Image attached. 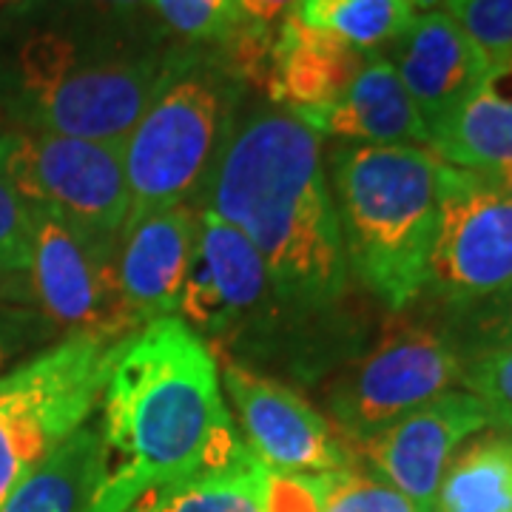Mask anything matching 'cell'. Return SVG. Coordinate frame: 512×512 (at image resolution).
Returning <instances> with one entry per match:
<instances>
[{"mask_svg": "<svg viewBox=\"0 0 512 512\" xmlns=\"http://www.w3.org/2000/svg\"><path fill=\"white\" fill-rule=\"evenodd\" d=\"M106 481L97 512H128L148 490L220 467L245 450L220 367L180 316L131 333L103 384Z\"/></svg>", "mask_w": 512, "mask_h": 512, "instance_id": "1", "label": "cell"}, {"mask_svg": "<svg viewBox=\"0 0 512 512\" xmlns=\"http://www.w3.org/2000/svg\"><path fill=\"white\" fill-rule=\"evenodd\" d=\"M208 211L262 256L276 299L322 311L348 285V259L319 134L265 106L228 131L208 171Z\"/></svg>", "mask_w": 512, "mask_h": 512, "instance_id": "2", "label": "cell"}, {"mask_svg": "<svg viewBox=\"0 0 512 512\" xmlns=\"http://www.w3.org/2000/svg\"><path fill=\"white\" fill-rule=\"evenodd\" d=\"M37 26L12 57V106L32 131L94 143H126L174 52L148 46L120 20Z\"/></svg>", "mask_w": 512, "mask_h": 512, "instance_id": "3", "label": "cell"}, {"mask_svg": "<svg viewBox=\"0 0 512 512\" xmlns=\"http://www.w3.org/2000/svg\"><path fill=\"white\" fill-rule=\"evenodd\" d=\"M441 160L427 146H342L330 154V194L348 271L404 313L424 296L439 225Z\"/></svg>", "mask_w": 512, "mask_h": 512, "instance_id": "4", "label": "cell"}, {"mask_svg": "<svg viewBox=\"0 0 512 512\" xmlns=\"http://www.w3.org/2000/svg\"><path fill=\"white\" fill-rule=\"evenodd\" d=\"M239 77L222 57L174 52L163 83L123 143L128 214L123 231L180 205L208 177L231 131Z\"/></svg>", "mask_w": 512, "mask_h": 512, "instance_id": "5", "label": "cell"}, {"mask_svg": "<svg viewBox=\"0 0 512 512\" xmlns=\"http://www.w3.org/2000/svg\"><path fill=\"white\" fill-rule=\"evenodd\" d=\"M126 339L74 330L0 373V507L89 424Z\"/></svg>", "mask_w": 512, "mask_h": 512, "instance_id": "6", "label": "cell"}, {"mask_svg": "<svg viewBox=\"0 0 512 512\" xmlns=\"http://www.w3.org/2000/svg\"><path fill=\"white\" fill-rule=\"evenodd\" d=\"M464 356L447 325L399 319L330 384L328 407L348 447L461 384Z\"/></svg>", "mask_w": 512, "mask_h": 512, "instance_id": "7", "label": "cell"}, {"mask_svg": "<svg viewBox=\"0 0 512 512\" xmlns=\"http://www.w3.org/2000/svg\"><path fill=\"white\" fill-rule=\"evenodd\" d=\"M0 174L23 200L49 208L106 239H120L128 214L120 143H94L49 131H3Z\"/></svg>", "mask_w": 512, "mask_h": 512, "instance_id": "8", "label": "cell"}, {"mask_svg": "<svg viewBox=\"0 0 512 512\" xmlns=\"http://www.w3.org/2000/svg\"><path fill=\"white\" fill-rule=\"evenodd\" d=\"M512 288V200L487 177L441 163L427 285L447 313Z\"/></svg>", "mask_w": 512, "mask_h": 512, "instance_id": "9", "label": "cell"}, {"mask_svg": "<svg viewBox=\"0 0 512 512\" xmlns=\"http://www.w3.org/2000/svg\"><path fill=\"white\" fill-rule=\"evenodd\" d=\"M117 248L120 239L97 237L49 208H35L32 259L26 276L40 313L69 333H137L140 325L126 311L120 291Z\"/></svg>", "mask_w": 512, "mask_h": 512, "instance_id": "10", "label": "cell"}, {"mask_svg": "<svg viewBox=\"0 0 512 512\" xmlns=\"http://www.w3.org/2000/svg\"><path fill=\"white\" fill-rule=\"evenodd\" d=\"M220 382L248 450L271 473H330L359 464L333 424L288 384L239 362L220 367Z\"/></svg>", "mask_w": 512, "mask_h": 512, "instance_id": "11", "label": "cell"}, {"mask_svg": "<svg viewBox=\"0 0 512 512\" xmlns=\"http://www.w3.org/2000/svg\"><path fill=\"white\" fill-rule=\"evenodd\" d=\"M487 427H493L490 413L473 393L447 390L350 450L373 476L407 495L421 510L433 512L450 458Z\"/></svg>", "mask_w": 512, "mask_h": 512, "instance_id": "12", "label": "cell"}, {"mask_svg": "<svg viewBox=\"0 0 512 512\" xmlns=\"http://www.w3.org/2000/svg\"><path fill=\"white\" fill-rule=\"evenodd\" d=\"M274 293L262 256L231 222L202 208L180 313L197 336H225L254 319Z\"/></svg>", "mask_w": 512, "mask_h": 512, "instance_id": "13", "label": "cell"}, {"mask_svg": "<svg viewBox=\"0 0 512 512\" xmlns=\"http://www.w3.org/2000/svg\"><path fill=\"white\" fill-rule=\"evenodd\" d=\"M379 55L396 69L430 134L464 103L490 66V55L447 12L416 15L407 32Z\"/></svg>", "mask_w": 512, "mask_h": 512, "instance_id": "14", "label": "cell"}, {"mask_svg": "<svg viewBox=\"0 0 512 512\" xmlns=\"http://www.w3.org/2000/svg\"><path fill=\"white\" fill-rule=\"evenodd\" d=\"M197 220L200 214L180 202L148 214L120 234V291L126 311L140 328L180 311L185 274L197 242Z\"/></svg>", "mask_w": 512, "mask_h": 512, "instance_id": "15", "label": "cell"}, {"mask_svg": "<svg viewBox=\"0 0 512 512\" xmlns=\"http://www.w3.org/2000/svg\"><path fill=\"white\" fill-rule=\"evenodd\" d=\"M319 137L348 146H427L430 131L384 55L367 57L348 92L322 109L293 114Z\"/></svg>", "mask_w": 512, "mask_h": 512, "instance_id": "16", "label": "cell"}, {"mask_svg": "<svg viewBox=\"0 0 512 512\" xmlns=\"http://www.w3.org/2000/svg\"><path fill=\"white\" fill-rule=\"evenodd\" d=\"M367 57L345 40L288 15L274 37L262 83L274 106L302 114L336 103L365 69Z\"/></svg>", "mask_w": 512, "mask_h": 512, "instance_id": "17", "label": "cell"}, {"mask_svg": "<svg viewBox=\"0 0 512 512\" xmlns=\"http://www.w3.org/2000/svg\"><path fill=\"white\" fill-rule=\"evenodd\" d=\"M427 148L441 163L481 177L512 165V52L493 57L478 86L433 134Z\"/></svg>", "mask_w": 512, "mask_h": 512, "instance_id": "18", "label": "cell"}, {"mask_svg": "<svg viewBox=\"0 0 512 512\" xmlns=\"http://www.w3.org/2000/svg\"><path fill=\"white\" fill-rule=\"evenodd\" d=\"M106 481L100 427L86 424L6 498L0 512H97Z\"/></svg>", "mask_w": 512, "mask_h": 512, "instance_id": "19", "label": "cell"}, {"mask_svg": "<svg viewBox=\"0 0 512 512\" xmlns=\"http://www.w3.org/2000/svg\"><path fill=\"white\" fill-rule=\"evenodd\" d=\"M271 470L248 450L220 467L148 490L128 512H268Z\"/></svg>", "mask_w": 512, "mask_h": 512, "instance_id": "20", "label": "cell"}, {"mask_svg": "<svg viewBox=\"0 0 512 512\" xmlns=\"http://www.w3.org/2000/svg\"><path fill=\"white\" fill-rule=\"evenodd\" d=\"M433 512H512V433L487 427L464 441L441 476Z\"/></svg>", "mask_w": 512, "mask_h": 512, "instance_id": "21", "label": "cell"}, {"mask_svg": "<svg viewBox=\"0 0 512 512\" xmlns=\"http://www.w3.org/2000/svg\"><path fill=\"white\" fill-rule=\"evenodd\" d=\"M291 15L359 52L376 55L407 32L416 9L407 0H299Z\"/></svg>", "mask_w": 512, "mask_h": 512, "instance_id": "22", "label": "cell"}, {"mask_svg": "<svg viewBox=\"0 0 512 512\" xmlns=\"http://www.w3.org/2000/svg\"><path fill=\"white\" fill-rule=\"evenodd\" d=\"M313 512H427L362 464L316 473Z\"/></svg>", "mask_w": 512, "mask_h": 512, "instance_id": "23", "label": "cell"}, {"mask_svg": "<svg viewBox=\"0 0 512 512\" xmlns=\"http://www.w3.org/2000/svg\"><path fill=\"white\" fill-rule=\"evenodd\" d=\"M165 32L197 46H228L245 29L239 0H148Z\"/></svg>", "mask_w": 512, "mask_h": 512, "instance_id": "24", "label": "cell"}, {"mask_svg": "<svg viewBox=\"0 0 512 512\" xmlns=\"http://www.w3.org/2000/svg\"><path fill=\"white\" fill-rule=\"evenodd\" d=\"M444 325L464 359L484 350L512 348V288L470 308L450 311Z\"/></svg>", "mask_w": 512, "mask_h": 512, "instance_id": "25", "label": "cell"}, {"mask_svg": "<svg viewBox=\"0 0 512 512\" xmlns=\"http://www.w3.org/2000/svg\"><path fill=\"white\" fill-rule=\"evenodd\" d=\"M461 384L487 407L493 427L512 433V348L467 356Z\"/></svg>", "mask_w": 512, "mask_h": 512, "instance_id": "26", "label": "cell"}, {"mask_svg": "<svg viewBox=\"0 0 512 512\" xmlns=\"http://www.w3.org/2000/svg\"><path fill=\"white\" fill-rule=\"evenodd\" d=\"M35 234V208L0 174V274H29Z\"/></svg>", "mask_w": 512, "mask_h": 512, "instance_id": "27", "label": "cell"}, {"mask_svg": "<svg viewBox=\"0 0 512 512\" xmlns=\"http://www.w3.org/2000/svg\"><path fill=\"white\" fill-rule=\"evenodd\" d=\"M456 20L478 46L493 57L512 52V0H444Z\"/></svg>", "mask_w": 512, "mask_h": 512, "instance_id": "28", "label": "cell"}, {"mask_svg": "<svg viewBox=\"0 0 512 512\" xmlns=\"http://www.w3.org/2000/svg\"><path fill=\"white\" fill-rule=\"evenodd\" d=\"M55 325L43 313L0 302V373L29 350L49 342Z\"/></svg>", "mask_w": 512, "mask_h": 512, "instance_id": "29", "label": "cell"}, {"mask_svg": "<svg viewBox=\"0 0 512 512\" xmlns=\"http://www.w3.org/2000/svg\"><path fill=\"white\" fill-rule=\"evenodd\" d=\"M299 0H239L242 9V37L259 49L262 55H271L274 37L285 18L296 9Z\"/></svg>", "mask_w": 512, "mask_h": 512, "instance_id": "30", "label": "cell"}, {"mask_svg": "<svg viewBox=\"0 0 512 512\" xmlns=\"http://www.w3.org/2000/svg\"><path fill=\"white\" fill-rule=\"evenodd\" d=\"M89 12L103 15V18L123 20L137 15L140 9H148V0H80Z\"/></svg>", "mask_w": 512, "mask_h": 512, "instance_id": "31", "label": "cell"}, {"mask_svg": "<svg viewBox=\"0 0 512 512\" xmlns=\"http://www.w3.org/2000/svg\"><path fill=\"white\" fill-rule=\"evenodd\" d=\"M487 180H490V177H487ZM490 183H493L495 188H501V191H504V194L512 200V165L510 168H504V171H501L498 177H493Z\"/></svg>", "mask_w": 512, "mask_h": 512, "instance_id": "32", "label": "cell"}, {"mask_svg": "<svg viewBox=\"0 0 512 512\" xmlns=\"http://www.w3.org/2000/svg\"><path fill=\"white\" fill-rule=\"evenodd\" d=\"M407 3H410L413 9H427V12H433V6L441 3V0H407Z\"/></svg>", "mask_w": 512, "mask_h": 512, "instance_id": "33", "label": "cell"}, {"mask_svg": "<svg viewBox=\"0 0 512 512\" xmlns=\"http://www.w3.org/2000/svg\"><path fill=\"white\" fill-rule=\"evenodd\" d=\"M9 279H12V276H3V274H0V296H3V293L9 291ZM0 302H3V299H0Z\"/></svg>", "mask_w": 512, "mask_h": 512, "instance_id": "34", "label": "cell"}]
</instances>
